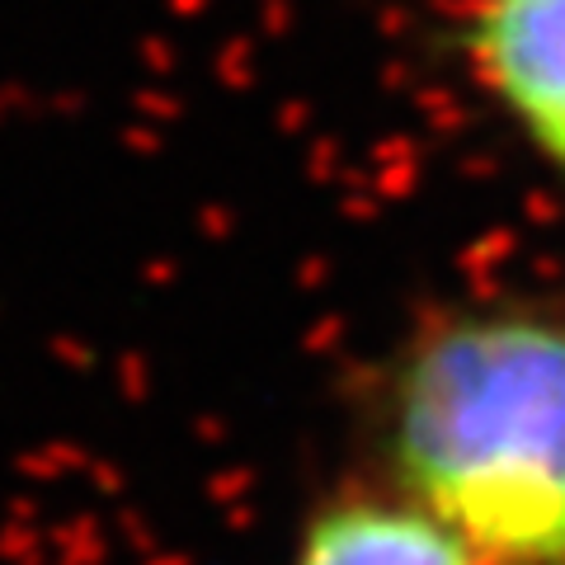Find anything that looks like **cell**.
<instances>
[{
	"instance_id": "obj_2",
	"label": "cell",
	"mask_w": 565,
	"mask_h": 565,
	"mask_svg": "<svg viewBox=\"0 0 565 565\" xmlns=\"http://www.w3.org/2000/svg\"><path fill=\"white\" fill-rule=\"evenodd\" d=\"M462 47L490 99L565 170V0H471Z\"/></svg>"
},
{
	"instance_id": "obj_1",
	"label": "cell",
	"mask_w": 565,
	"mask_h": 565,
	"mask_svg": "<svg viewBox=\"0 0 565 565\" xmlns=\"http://www.w3.org/2000/svg\"><path fill=\"white\" fill-rule=\"evenodd\" d=\"M382 481L486 565H565V311L457 307L377 382Z\"/></svg>"
},
{
	"instance_id": "obj_3",
	"label": "cell",
	"mask_w": 565,
	"mask_h": 565,
	"mask_svg": "<svg viewBox=\"0 0 565 565\" xmlns=\"http://www.w3.org/2000/svg\"><path fill=\"white\" fill-rule=\"evenodd\" d=\"M282 565H486L392 481H344L297 523Z\"/></svg>"
}]
</instances>
